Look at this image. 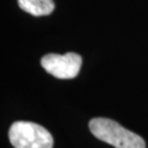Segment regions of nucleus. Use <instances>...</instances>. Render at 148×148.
Instances as JSON below:
<instances>
[{"label":"nucleus","mask_w":148,"mask_h":148,"mask_svg":"<svg viewBox=\"0 0 148 148\" xmlns=\"http://www.w3.org/2000/svg\"><path fill=\"white\" fill-rule=\"evenodd\" d=\"M89 128L98 139L115 148H146L145 140L139 135L124 128L117 122L110 119H92L89 122Z\"/></svg>","instance_id":"1"},{"label":"nucleus","mask_w":148,"mask_h":148,"mask_svg":"<svg viewBox=\"0 0 148 148\" xmlns=\"http://www.w3.org/2000/svg\"><path fill=\"white\" fill-rule=\"evenodd\" d=\"M9 140L14 148H53L52 134L33 122H14L9 130Z\"/></svg>","instance_id":"2"},{"label":"nucleus","mask_w":148,"mask_h":148,"mask_svg":"<svg viewBox=\"0 0 148 148\" xmlns=\"http://www.w3.org/2000/svg\"><path fill=\"white\" fill-rule=\"evenodd\" d=\"M42 67L58 79H73L79 74L82 58L77 53L47 54L41 59Z\"/></svg>","instance_id":"3"},{"label":"nucleus","mask_w":148,"mask_h":148,"mask_svg":"<svg viewBox=\"0 0 148 148\" xmlns=\"http://www.w3.org/2000/svg\"><path fill=\"white\" fill-rule=\"evenodd\" d=\"M18 3L22 10L34 16H48L55 9L53 0H18Z\"/></svg>","instance_id":"4"}]
</instances>
